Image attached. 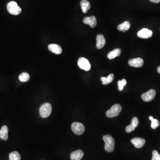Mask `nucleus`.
Returning a JSON list of instances; mask_svg holds the SVG:
<instances>
[{
    "mask_svg": "<svg viewBox=\"0 0 160 160\" xmlns=\"http://www.w3.org/2000/svg\"><path fill=\"white\" fill-rule=\"evenodd\" d=\"M103 139L105 142V150L107 152H112L114 150L115 140L110 135L103 136Z\"/></svg>",
    "mask_w": 160,
    "mask_h": 160,
    "instance_id": "1",
    "label": "nucleus"
},
{
    "mask_svg": "<svg viewBox=\"0 0 160 160\" xmlns=\"http://www.w3.org/2000/svg\"><path fill=\"white\" fill-rule=\"evenodd\" d=\"M7 9L10 14L14 15H18L21 12V8L15 1H12L9 2L7 6Z\"/></svg>",
    "mask_w": 160,
    "mask_h": 160,
    "instance_id": "2",
    "label": "nucleus"
},
{
    "mask_svg": "<svg viewBox=\"0 0 160 160\" xmlns=\"http://www.w3.org/2000/svg\"><path fill=\"white\" fill-rule=\"evenodd\" d=\"M52 111V107L49 103H45L40 107V115L43 118H46L50 115Z\"/></svg>",
    "mask_w": 160,
    "mask_h": 160,
    "instance_id": "3",
    "label": "nucleus"
},
{
    "mask_svg": "<svg viewBox=\"0 0 160 160\" xmlns=\"http://www.w3.org/2000/svg\"><path fill=\"white\" fill-rule=\"evenodd\" d=\"M122 110L121 105L115 104L113 105L110 109L108 110L106 112V115L109 118H112L119 115Z\"/></svg>",
    "mask_w": 160,
    "mask_h": 160,
    "instance_id": "4",
    "label": "nucleus"
},
{
    "mask_svg": "<svg viewBox=\"0 0 160 160\" xmlns=\"http://www.w3.org/2000/svg\"><path fill=\"white\" fill-rule=\"evenodd\" d=\"M71 129L73 132L77 135L82 134L85 131L84 125L77 122H73L72 124Z\"/></svg>",
    "mask_w": 160,
    "mask_h": 160,
    "instance_id": "5",
    "label": "nucleus"
},
{
    "mask_svg": "<svg viewBox=\"0 0 160 160\" xmlns=\"http://www.w3.org/2000/svg\"><path fill=\"white\" fill-rule=\"evenodd\" d=\"M77 64L81 69L86 71L90 70L91 67L89 61L84 57H81L79 58L77 61Z\"/></svg>",
    "mask_w": 160,
    "mask_h": 160,
    "instance_id": "6",
    "label": "nucleus"
},
{
    "mask_svg": "<svg viewBox=\"0 0 160 160\" xmlns=\"http://www.w3.org/2000/svg\"><path fill=\"white\" fill-rule=\"evenodd\" d=\"M156 91L152 89L142 94L141 98L142 100L146 102H150L154 99Z\"/></svg>",
    "mask_w": 160,
    "mask_h": 160,
    "instance_id": "7",
    "label": "nucleus"
},
{
    "mask_svg": "<svg viewBox=\"0 0 160 160\" xmlns=\"http://www.w3.org/2000/svg\"><path fill=\"white\" fill-rule=\"evenodd\" d=\"M137 36L140 38L147 39L152 36V32L150 30L144 28L137 32Z\"/></svg>",
    "mask_w": 160,
    "mask_h": 160,
    "instance_id": "8",
    "label": "nucleus"
},
{
    "mask_svg": "<svg viewBox=\"0 0 160 160\" xmlns=\"http://www.w3.org/2000/svg\"><path fill=\"white\" fill-rule=\"evenodd\" d=\"M83 23L89 25L92 28H94L97 24L96 17L94 16L90 17H86L83 19Z\"/></svg>",
    "mask_w": 160,
    "mask_h": 160,
    "instance_id": "9",
    "label": "nucleus"
},
{
    "mask_svg": "<svg viewBox=\"0 0 160 160\" xmlns=\"http://www.w3.org/2000/svg\"><path fill=\"white\" fill-rule=\"evenodd\" d=\"M129 65L131 66L134 67L136 68H140L143 66L144 61L141 58H134L130 59L129 61Z\"/></svg>",
    "mask_w": 160,
    "mask_h": 160,
    "instance_id": "10",
    "label": "nucleus"
},
{
    "mask_svg": "<svg viewBox=\"0 0 160 160\" xmlns=\"http://www.w3.org/2000/svg\"><path fill=\"white\" fill-rule=\"evenodd\" d=\"M131 141L136 148H137V149L142 148L146 143V141L145 139L142 138H140V137L132 138L131 140Z\"/></svg>",
    "mask_w": 160,
    "mask_h": 160,
    "instance_id": "11",
    "label": "nucleus"
},
{
    "mask_svg": "<svg viewBox=\"0 0 160 160\" xmlns=\"http://www.w3.org/2000/svg\"><path fill=\"white\" fill-rule=\"evenodd\" d=\"M96 40L97 48L99 50L102 49L104 47L106 44V40L104 38V36L102 34L97 35L96 37Z\"/></svg>",
    "mask_w": 160,
    "mask_h": 160,
    "instance_id": "12",
    "label": "nucleus"
},
{
    "mask_svg": "<svg viewBox=\"0 0 160 160\" xmlns=\"http://www.w3.org/2000/svg\"><path fill=\"white\" fill-rule=\"evenodd\" d=\"M83 156V152L81 150H77L71 153L70 159L71 160H81Z\"/></svg>",
    "mask_w": 160,
    "mask_h": 160,
    "instance_id": "13",
    "label": "nucleus"
},
{
    "mask_svg": "<svg viewBox=\"0 0 160 160\" xmlns=\"http://www.w3.org/2000/svg\"><path fill=\"white\" fill-rule=\"evenodd\" d=\"M48 49L50 51L56 54H60L62 52L61 47L57 44H50L48 46Z\"/></svg>",
    "mask_w": 160,
    "mask_h": 160,
    "instance_id": "14",
    "label": "nucleus"
},
{
    "mask_svg": "<svg viewBox=\"0 0 160 160\" xmlns=\"http://www.w3.org/2000/svg\"><path fill=\"white\" fill-rule=\"evenodd\" d=\"M9 129L6 126H3L0 130V139L6 141L8 138Z\"/></svg>",
    "mask_w": 160,
    "mask_h": 160,
    "instance_id": "15",
    "label": "nucleus"
},
{
    "mask_svg": "<svg viewBox=\"0 0 160 160\" xmlns=\"http://www.w3.org/2000/svg\"><path fill=\"white\" fill-rule=\"evenodd\" d=\"M81 7L83 13H86L90 8V4L87 0H82L81 2Z\"/></svg>",
    "mask_w": 160,
    "mask_h": 160,
    "instance_id": "16",
    "label": "nucleus"
},
{
    "mask_svg": "<svg viewBox=\"0 0 160 160\" xmlns=\"http://www.w3.org/2000/svg\"><path fill=\"white\" fill-rule=\"evenodd\" d=\"M121 50L120 49H115L108 53V54L107 55V57L110 60L114 59L117 57H119L121 54Z\"/></svg>",
    "mask_w": 160,
    "mask_h": 160,
    "instance_id": "17",
    "label": "nucleus"
},
{
    "mask_svg": "<svg viewBox=\"0 0 160 160\" xmlns=\"http://www.w3.org/2000/svg\"><path fill=\"white\" fill-rule=\"evenodd\" d=\"M130 27V22L126 21L122 24H120L117 26V29L120 31H123L125 32L126 31L128 30Z\"/></svg>",
    "mask_w": 160,
    "mask_h": 160,
    "instance_id": "18",
    "label": "nucleus"
},
{
    "mask_svg": "<svg viewBox=\"0 0 160 160\" xmlns=\"http://www.w3.org/2000/svg\"><path fill=\"white\" fill-rule=\"evenodd\" d=\"M114 76L113 74H110L108 77H102L101 78V80L102 81V83L103 85H107L111 83L114 80Z\"/></svg>",
    "mask_w": 160,
    "mask_h": 160,
    "instance_id": "19",
    "label": "nucleus"
},
{
    "mask_svg": "<svg viewBox=\"0 0 160 160\" xmlns=\"http://www.w3.org/2000/svg\"><path fill=\"white\" fill-rule=\"evenodd\" d=\"M19 79L21 82H26L29 81L30 79V76L27 72H22L19 75Z\"/></svg>",
    "mask_w": 160,
    "mask_h": 160,
    "instance_id": "20",
    "label": "nucleus"
},
{
    "mask_svg": "<svg viewBox=\"0 0 160 160\" xmlns=\"http://www.w3.org/2000/svg\"><path fill=\"white\" fill-rule=\"evenodd\" d=\"M21 159V157L17 152H12L9 154L10 160H20Z\"/></svg>",
    "mask_w": 160,
    "mask_h": 160,
    "instance_id": "21",
    "label": "nucleus"
},
{
    "mask_svg": "<svg viewBox=\"0 0 160 160\" xmlns=\"http://www.w3.org/2000/svg\"><path fill=\"white\" fill-rule=\"evenodd\" d=\"M127 81L126 79H122L121 81H118L117 82V85L118 86V90L120 91H121L123 90L124 87L126 86V84Z\"/></svg>",
    "mask_w": 160,
    "mask_h": 160,
    "instance_id": "22",
    "label": "nucleus"
},
{
    "mask_svg": "<svg viewBox=\"0 0 160 160\" xmlns=\"http://www.w3.org/2000/svg\"><path fill=\"white\" fill-rule=\"evenodd\" d=\"M160 126V122L157 119H154L151 120V126L152 129H156Z\"/></svg>",
    "mask_w": 160,
    "mask_h": 160,
    "instance_id": "23",
    "label": "nucleus"
},
{
    "mask_svg": "<svg viewBox=\"0 0 160 160\" xmlns=\"http://www.w3.org/2000/svg\"><path fill=\"white\" fill-rule=\"evenodd\" d=\"M139 124V120H138V118L136 117H133L132 120L131 125L132 126H133V127H134L135 128H136L138 126Z\"/></svg>",
    "mask_w": 160,
    "mask_h": 160,
    "instance_id": "24",
    "label": "nucleus"
},
{
    "mask_svg": "<svg viewBox=\"0 0 160 160\" xmlns=\"http://www.w3.org/2000/svg\"><path fill=\"white\" fill-rule=\"evenodd\" d=\"M151 160H160V155L157 150L152 152V157Z\"/></svg>",
    "mask_w": 160,
    "mask_h": 160,
    "instance_id": "25",
    "label": "nucleus"
},
{
    "mask_svg": "<svg viewBox=\"0 0 160 160\" xmlns=\"http://www.w3.org/2000/svg\"><path fill=\"white\" fill-rule=\"evenodd\" d=\"M135 129V128L134 127H133L131 125H130L127 126L126 127V132L127 133H130V132H131L134 130Z\"/></svg>",
    "mask_w": 160,
    "mask_h": 160,
    "instance_id": "26",
    "label": "nucleus"
},
{
    "mask_svg": "<svg viewBox=\"0 0 160 160\" xmlns=\"http://www.w3.org/2000/svg\"><path fill=\"white\" fill-rule=\"evenodd\" d=\"M152 2L154 3H158L160 2V0H150Z\"/></svg>",
    "mask_w": 160,
    "mask_h": 160,
    "instance_id": "27",
    "label": "nucleus"
},
{
    "mask_svg": "<svg viewBox=\"0 0 160 160\" xmlns=\"http://www.w3.org/2000/svg\"><path fill=\"white\" fill-rule=\"evenodd\" d=\"M157 71L158 73H160V66L158 67V68H157Z\"/></svg>",
    "mask_w": 160,
    "mask_h": 160,
    "instance_id": "28",
    "label": "nucleus"
},
{
    "mask_svg": "<svg viewBox=\"0 0 160 160\" xmlns=\"http://www.w3.org/2000/svg\"><path fill=\"white\" fill-rule=\"evenodd\" d=\"M149 119H150V121H151L152 119H153V117L150 116V117H149Z\"/></svg>",
    "mask_w": 160,
    "mask_h": 160,
    "instance_id": "29",
    "label": "nucleus"
},
{
    "mask_svg": "<svg viewBox=\"0 0 160 160\" xmlns=\"http://www.w3.org/2000/svg\"></svg>",
    "mask_w": 160,
    "mask_h": 160,
    "instance_id": "30",
    "label": "nucleus"
}]
</instances>
